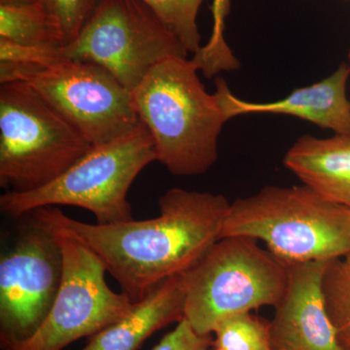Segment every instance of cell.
Listing matches in <instances>:
<instances>
[{"mask_svg": "<svg viewBox=\"0 0 350 350\" xmlns=\"http://www.w3.org/2000/svg\"><path fill=\"white\" fill-rule=\"evenodd\" d=\"M231 202L223 195L170 189L148 220L88 224L54 207L32 211L34 222L81 243L105 265L133 303L181 275L221 238Z\"/></svg>", "mask_w": 350, "mask_h": 350, "instance_id": "obj_1", "label": "cell"}, {"mask_svg": "<svg viewBox=\"0 0 350 350\" xmlns=\"http://www.w3.org/2000/svg\"><path fill=\"white\" fill-rule=\"evenodd\" d=\"M187 57H170L151 69L133 92V105L150 133L159 161L170 174H206L218 159L226 119Z\"/></svg>", "mask_w": 350, "mask_h": 350, "instance_id": "obj_2", "label": "cell"}, {"mask_svg": "<svg viewBox=\"0 0 350 350\" xmlns=\"http://www.w3.org/2000/svg\"><path fill=\"white\" fill-rule=\"evenodd\" d=\"M225 237L264 241L284 264L331 261L350 252V208L306 185L267 186L231 202Z\"/></svg>", "mask_w": 350, "mask_h": 350, "instance_id": "obj_3", "label": "cell"}, {"mask_svg": "<svg viewBox=\"0 0 350 350\" xmlns=\"http://www.w3.org/2000/svg\"><path fill=\"white\" fill-rule=\"evenodd\" d=\"M155 161V145L142 123L129 135L93 146L47 185L2 195L0 208L19 217L42 207L72 206L91 211L100 225L133 220L129 190L140 172Z\"/></svg>", "mask_w": 350, "mask_h": 350, "instance_id": "obj_4", "label": "cell"}, {"mask_svg": "<svg viewBox=\"0 0 350 350\" xmlns=\"http://www.w3.org/2000/svg\"><path fill=\"white\" fill-rule=\"evenodd\" d=\"M183 275L185 319L200 336H208L221 320L282 301L287 265L256 239L225 237L216 241Z\"/></svg>", "mask_w": 350, "mask_h": 350, "instance_id": "obj_5", "label": "cell"}, {"mask_svg": "<svg viewBox=\"0 0 350 350\" xmlns=\"http://www.w3.org/2000/svg\"><path fill=\"white\" fill-rule=\"evenodd\" d=\"M93 146L31 85H0V185L8 192L47 185Z\"/></svg>", "mask_w": 350, "mask_h": 350, "instance_id": "obj_6", "label": "cell"}, {"mask_svg": "<svg viewBox=\"0 0 350 350\" xmlns=\"http://www.w3.org/2000/svg\"><path fill=\"white\" fill-rule=\"evenodd\" d=\"M14 81L31 85L94 146L142 125L130 90L100 64L70 59L49 66L0 62V84Z\"/></svg>", "mask_w": 350, "mask_h": 350, "instance_id": "obj_7", "label": "cell"}, {"mask_svg": "<svg viewBox=\"0 0 350 350\" xmlns=\"http://www.w3.org/2000/svg\"><path fill=\"white\" fill-rule=\"evenodd\" d=\"M64 59L98 64L133 92L157 64L187 57L179 39L140 0H100Z\"/></svg>", "mask_w": 350, "mask_h": 350, "instance_id": "obj_8", "label": "cell"}, {"mask_svg": "<svg viewBox=\"0 0 350 350\" xmlns=\"http://www.w3.org/2000/svg\"><path fill=\"white\" fill-rule=\"evenodd\" d=\"M49 232L56 236L63 252L59 293L36 334L5 350H63L79 338L93 337L116 323L135 304L126 295L108 286L107 269L91 250L63 234Z\"/></svg>", "mask_w": 350, "mask_h": 350, "instance_id": "obj_9", "label": "cell"}, {"mask_svg": "<svg viewBox=\"0 0 350 350\" xmlns=\"http://www.w3.org/2000/svg\"><path fill=\"white\" fill-rule=\"evenodd\" d=\"M63 271L56 236L33 221L0 260L1 350L23 344L42 325L59 293Z\"/></svg>", "mask_w": 350, "mask_h": 350, "instance_id": "obj_10", "label": "cell"}, {"mask_svg": "<svg viewBox=\"0 0 350 350\" xmlns=\"http://www.w3.org/2000/svg\"><path fill=\"white\" fill-rule=\"evenodd\" d=\"M329 262L286 264V291L269 321L273 350H345L322 294V276Z\"/></svg>", "mask_w": 350, "mask_h": 350, "instance_id": "obj_11", "label": "cell"}, {"mask_svg": "<svg viewBox=\"0 0 350 350\" xmlns=\"http://www.w3.org/2000/svg\"><path fill=\"white\" fill-rule=\"evenodd\" d=\"M350 66L342 63L330 76L310 86L295 90L282 100L251 103L232 93L222 78L216 79V96L226 119L258 113L284 114L329 129L336 135H350V100L347 85Z\"/></svg>", "mask_w": 350, "mask_h": 350, "instance_id": "obj_12", "label": "cell"}, {"mask_svg": "<svg viewBox=\"0 0 350 350\" xmlns=\"http://www.w3.org/2000/svg\"><path fill=\"white\" fill-rule=\"evenodd\" d=\"M183 275L170 276L133 304L116 323L91 337L83 350H138L155 332L185 317Z\"/></svg>", "mask_w": 350, "mask_h": 350, "instance_id": "obj_13", "label": "cell"}, {"mask_svg": "<svg viewBox=\"0 0 350 350\" xmlns=\"http://www.w3.org/2000/svg\"><path fill=\"white\" fill-rule=\"evenodd\" d=\"M283 163L323 199L350 208V135H304L287 151Z\"/></svg>", "mask_w": 350, "mask_h": 350, "instance_id": "obj_14", "label": "cell"}, {"mask_svg": "<svg viewBox=\"0 0 350 350\" xmlns=\"http://www.w3.org/2000/svg\"><path fill=\"white\" fill-rule=\"evenodd\" d=\"M0 38L27 46L64 45L59 27L39 1L0 4Z\"/></svg>", "mask_w": 350, "mask_h": 350, "instance_id": "obj_15", "label": "cell"}, {"mask_svg": "<svg viewBox=\"0 0 350 350\" xmlns=\"http://www.w3.org/2000/svg\"><path fill=\"white\" fill-rule=\"evenodd\" d=\"M322 294L338 340L345 350H350V252L327 264Z\"/></svg>", "mask_w": 350, "mask_h": 350, "instance_id": "obj_16", "label": "cell"}, {"mask_svg": "<svg viewBox=\"0 0 350 350\" xmlns=\"http://www.w3.org/2000/svg\"><path fill=\"white\" fill-rule=\"evenodd\" d=\"M213 334V345L218 350H273L269 321L251 312L226 317Z\"/></svg>", "mask_w": 350, "mask_h": 350, "instance_id": "obj_17", "label": "cell"}, {"mask_svg": "<svg viewBox=\"0 0 350 350\" xmlns=\"http://www.w3.org/2000/svg\"><path fill=\"white\" fill-rule=\"evenodd\" d=\"M231 2L232 0H213V33L206 45L202 46L192 59L199 71L209 79L222 71L237 70L241 66L225 39V23L231 10Z\"/></svg>", "mask_w": 350, "mask_h": 350, "instance_id": "obj_18", "label": "cell"}, {"mask_svg": "<svg viewBox=\"0 0 350 350\" xmlns=\"http://www.w3.org/2000/svg\"><path fill=\"white\" fill-rule=\"evenodd\" d=\"M153 11L158 19L179 39L189 53L200 49L198 15L206 0H140Z\"/></svg>", "mask_w": 350, "mask_h": 350, "instance_id": "obj_19", "label": "cell"}, {"mask_svg": "<svg viewBox=\"0 0 350 350\" xmlns=\"http://www.w3.org/2000/svg\"><path fill=\"white\" fill-rule=\"evenodd\" d=\"M39 2L59 27L66 45L79 36L100 0H39Z\"/></svg>", "mask_w": 350, "mask_h": 350, "instance_id": "obj_20", "label": "cell"}, {"mask_svg": "<svg viewBox=\"0 0 350 350\" xmlns=\"http://www.w3.org/2000/svg\"><path fill=\"white\" fill-rule=\"evenodd\" d=\"M64 59L59 46L22 45L0 38V62L49 66Z\"/></svg>", "mask_w": 350, "mask_h": 350, "instance_id": "obj_21", "label": "cell"}, {"mask_svg": "<svg viewBox=\"0 0 350 350\" xmlns=\"http://www.w3.org/2000/svg\"><path fill=\"white\" fill-rule=\"evenodd\" d=\"M211 345L213 336L199 335L184 319L152 350H206Z\"/></svg>", "mask_w": 350, "mask_h": 350, "instance_id": "obj_22", "label": "cell"}, {"mask_svg": "<svg viewBox=\"0 0 350 350\" xmlns=\"http://www.w3.org/2000/svg\"><path fill=\"white\" fill-rule=\"evenodd\" d=\"M39 0H0V4H27V3H36Z\"/></svg>", "mask_w": 350, "mask_h": 350, "instance_id": "obj_23", "label": "cell"}, {"mask_svg": "<svg viewBox=\"0 0 350 350\" xmlns=\"http://www.w3.org/2000/svg\"><path fill=\"white\" fill-rule=\"evenodd\" d=\"M349 59H350V51H349Z\"/></svg>", "mask_w": 350, "mask_h": 350, "instance_id": "obj_24", "label": "cell"}, {"mask_svg": "<svg viewBox=\"0 0 350 350\" xmlns=\"http://www.w3.org/2000/svg\"><path fill=\"white\" fill-rule=\"evenodd\" d=\"M206 350H207V349H206ZM213 350H218V349H214Z\"/></svg>", "mask_w": 350, "mask_h": 350, "instance_id": "obj_25", "label": "cell"}]
</instances>
